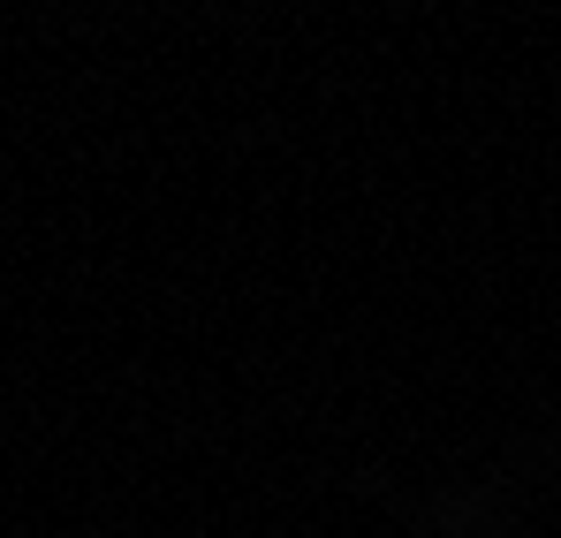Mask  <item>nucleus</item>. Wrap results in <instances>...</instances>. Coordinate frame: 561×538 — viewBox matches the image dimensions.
<instances>
[]
</instances>
